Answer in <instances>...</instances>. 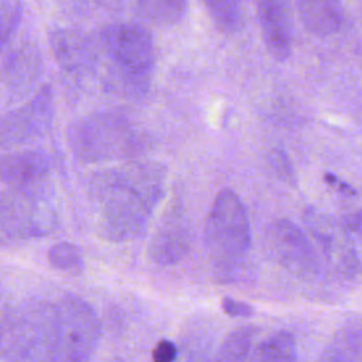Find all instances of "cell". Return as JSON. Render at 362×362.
Masks as SVG:
<instances>
[{
	"label": "cell",
	"mask_w": 362,
	"mask_h": 362,
	"mask_svg": "<svg viewBox=\"0 0 362 362\" xmlns=\"http://www.w3.org/2000/svg\"><path fill=\"white\" fill-rule=\"evenodd\" d=\"M165 168L156 161H132L103 168L89 184L102 235L112 242L140 238L164 194Z\"/></svg>",
	"instance_id": "cell-1"
},
{
	"label": "cell",
	"mask_w": 362,
	"mask_h": 362,
	"mask_svg": "<svg viewBox=\"0 0 362 362\" xmlns=\"http://www.w3.org/2000/svg\"><path fill=\"white\" fill-rule=\"evenodd\" d=\"M204 242L212 263L222 270L238 269L252 246L246 208L236 192L222 189L206 216Z\"/></svg>",
	"instance_id": "cell-2"
},
{
	"label": "cell",
	"mask_w": 362,
	"mask_h": 362,
	"mask_svg": "<svg viewBox=\"0 0 362 362\" xmlns=\"http://www.w3.org/2000/svg\"><path fill=\"white\" fill-rule=\"evenodd\" d=\"M68 141L74 154L90 163L115 161L133 156L140 148L136 129L123 116L98 113L71 126Z\"/></svg>",
	"instance_id": "cell-3"
},
{
	"label": "cell",
	"mask_w": 362,
	"mask_h": 362,
	"mask_svg": "<svg viewBox=\"0 0 362 362\" xmlns=\"http://www.w3.org/2000/svg\"><path fill=\"white\" fill-rule=\"evenodd\" d=\"M102 59L113 82L134 90L147 83L154 64L153 38L147 28L134 23H122L102 34Z\"/></svg>",
	"instance_id": "cell-4"
},
{
	"label": "cell",
	"mask_w": 362,
	"mask_h": 362,
	"mask_svg": "<svg viewBox=\"0 0 362 362\" xmlns=\"http://www.w3.org/2000/svg\"><path fill=\"white\" fill-rule=\"evenodd\" d=\"M99 339L100 321L89 303L68 294L55 304L51 362H89Z\"/></svg>",
	"instance_id": "cell-5"
},
{
	"label": "cell",
	"mask_w": 362,
	"mask_h": 362,
	"mask_svg": "<svg viewBox=\"0 0 362 362\" xmlns=\"http://www.w3.org/2000/svg\"><path fill=\"white\" fill-rule=\"evenodd\" d=\"M55 304L30 300L20 305L7 332L8 362H51Z\"/></svg>",
	"instance_id": "cell-6"
},
{
	"label": "cell",
	"mask_w": 362,
	"mask_h": 362,
	"mask_svg": "<svg viewBox=\"0 0 362 362\" xmlns=\"http://www.w3.org/2000/svg\"><path fill=\"white\" fill-rule=\"evenodd\" d=\"M52 191L47 181L13 187L0 199V225L17 236H42L57 225Z\"/></svg>",
	"instance_id": "cell-7"
},
{
	"label": "cell",
	"mask_w": 362,
	"mask_h": 362,
	"mask_svg": "<svg viewBox=\"0 0 362 362\" xmlns=\"http://www.w3.org/2000/svg\"><path fill=\"white\" fill-rule=\"evenodd\" d=\"M269 257L300 280H315L322 273L317 249L307 235L288 219H277L264 235Z\"/></svg>",
	"instance_id": "cell-8"
},
{
	"label": "cell",
	"mask_w": 362,
	"mask_h": 362,
	"mask_svg": "<svg viewBox=\"0 0 362 362\" xmlns=\"http://www.w3.org/2000/svg\"><path fill=\"white\" fill-rule=\"evenodd\" d=\"M304 219L332 270L344 280H355L359 273V256L351 232L317 211L308 212Z\"/></svg>",
	"instance_id": "cell-9"
},
{
	"label": "cell",
	"mask_w": 362,
	"mask_h": 362,
	"mask_svg": "<svg viewBox=\"0 0 362 362\" xmlns=\"http://www.w3.org/2000/svg\"><path fill=\"white\" fill-rule=\"evenodd\" d=\"M54 99L49 86L41 88L27 103L0 115V147H10L41 137L51 126Z\"/></svg>",
	"instance_id": "cell-10"
},
{
	"label": "cell",
	"mask_w": 362,
	"mask_h": 362,
	"mask_svg": "<svg viewBox=\"0 0 362 362\" xmlns=\"http://www.w3.org/2000/svg\"><path fill=\"white\" fill-rule=\"evenodd\" d=\"M191 222L181 205L168 208L156 228L150 245L148 256L151 262L161 267L180 263L191 247Z\"/></svg>",
	"instance_id": "cell-11"
},
{
	"label": "cell",
	"mask_w": 362,
	"mask_h": 362,
	"mask_svg": "<svg viewBox=\"0 0 362 362\" xmlns=\"http://www.w3.org/2000/svg\"><path fill=\"white\" fill-rule=\"evenodd\" d=\"M259 24L270 55L284 61L291 52V13L288 0H259Z\"/></svg>",
	"instance_id": "cell-12"
},
{
	"label": "cell",
	"mask_w": 362,
	"mask_h": 362,
	"mask_svg": "<svg viewBox=\"0 0 362 362\" xmlns=\"http://www.w3.org/2000/svg\"><path fill=\"white\" fill-rule=\"evenodd\" d=\"M51 170V160L42 150H23L0 156V181L11 187L44 182Z\"/></svg>",
	"instance_id": "cell-13"
},
{
	"label": "cell",
	"mask_w": 362,
	"mask_h": 362,
	"mask_svg": "<svg viewBox=\"0 0 362 362\" xmlns=\"http://www.w3.org/2000/svg\"><path fill=\"white\" fill-rule=\"evenodd\" d=\"M297 11L304 27L318 37L335 34L344 23L339 0H297Z\"/></svg>",
	"instance_id": "cell-14"
},
{
	"label": "cell",
	"mask_w": 362,
	"mask_h": 362,
	"mask_svg": "<svg viewBox=\"0 0 362 362\" xmlns=\"http://www.w3.org/2000/svg\"><path fill=\"white\" fill-rule=\"evenodd\" d=\"M51 45L58 64L65 71H79L92 62L93 51L89 42L75 31H55Z\"/></svg>",
	"instance_id": "cell-15"
},
{
	"label": "cell",
	"mask_w": 362,
	"mask_h": 362,
	"mask_svg": "<svg viewBox=\"0 0 362 362\" xmlns=\"http://www.w3.org/2000/svg\"><path fill=\"white\" fill-rule=\"evenodd\" d=\"M361 338L359 318L346 321L329 339L318 362H359Z\"/></svg>",
	"instance_id": "cell-16"
},
{
	"label": "cell",
	"mask_w": 362,
	"mask_h": 362,
	"mask_svg": "<svg viewBox=\"0 0 362 362\" xmlns=\"http://www.w3.org/2000/svg\"><path fill=\"white\" fill-rule=\"evenodd\" d=\"M249 362H297L294 337L287 331H279L264 338L249 355Z\"/></svg>",
	"instance_id": "cell-17"
},
{
	"label": "cell",
	"mask_w": 362,
	"mask_h": 362,
	"mask_svg": "<svg viewBox=\"0 0 362 362\" xmlns=\"http://www.w3.org/2000/svg\"><path fill=\"white\" fill-rule=\"evenodd\" d=\"M255 334L252 325L238 327L225 338L212 362H247Z\"/></svg>",
	"instance_id": "cell-18"
},
{
	"label": "cell",
	"mask_w": 362,
	"mask_h": 362,
	"mask_svg": "<svg viewBox=\"0 0 362 362\" xmlns=\"http://www.w3.org/2000/svg\"><path fill=\"white\" fill-rule=\"evenodd\" d=\"M140 13L157 25L178 23L188 8V0H137Z\"/></svg>",
	"instance_id": "cell-19"
},
{
	"label": "cell",
	"mask_w": 362,
	"mask_h": 362,
	"mask_svg": "<svg viewBox=\"0 0 362 362\" xmlns=\"http://www.w3.org/2000/svg\"><path fill=\"white\" fill-rule=\"evenodd\" d=\"M215 25L225 31H235L242 20V0H204Z\"/></svg>",
	"instance_id": "cell-20"
},
{
	"label": "cell",
	"mask_w": 362,
	"mask_h": 362,
	"mask_svg": "<svg viewBox=\"0 0 362 362\" xmlns=\"http://www.w3.org/2000/svg\"><path fill=\"white\" fill-rule=\"evenodd\" d=\"M48 260L55 269L65 272H79L83 266L81 249L71 242L54 245L48 252Z\"/></svg>",
	"instance_id": "cell-21"
},
{
	"label": "cell",
	"mask_w": 362,
	"mask_h": 362,
	"mask_svg": "<svg viewBox=\"0 0 362 362\" xmlns=\"http://www.w3.org/2000/svg\"><path fill=\"white\" fill-rule=\"evenodd\" d=\"M23 16L20 0H0V52L14 35Z\"/></svg>",
	"instance_id": "cell-22"
},
{
	"label": "cell",
	"mask_w": 362,
	"mask_h": 362,
	"mask_svg": "<svg viewBox=\"0 0 362 362\" xmlns=\"http://www.w3.org/2000/svg\"><path fill=\"white\" fill-rule=\"evenodd\" d=\"M178 349L170 339H160L151 352V362H175Z\"/></svg>",
	"instance_id": "cell-23"
},
{
	"label": "cell",
	"mask_w": 362,
	"mask_h": 362,
	"mask_svg": "<svg viewBox=\"0 0 362 362\" xmlns=\"http://www.w3.org/2000/svg\"><path fill=\"white\" fill-rule=\"evenodd\" d=\"M221 308L225 314H228L230 317H250L255 313V310L250 304L238 301L230 297H223L221 300Z\"/></svg>",
	"instance_id": "cell-24"
},
{
	"label": "cell",
	"mask_w": 362,
	"mask_h": 362,
	"mask_svg": "<svg viewBox=\"0 0 362 362\" xmlns=\"http://www.w3.org/2000/svg\"><path fill=\"white\" fill-rule=\"evenodd\" d=\"M325 181L327 182H329L331 185H335L337 188H339L341 191H345V192H348V194H354L355 191L352 189V187H349V185H346V184H344L341 180H338L337 177H334L332 174H325Z\"/></svg>",
	"instance_id": "cell-25"
},
{
	"label": "cell",
	"mask_w": 362,
	"mask_h": 362,
	"mask_svg": "<svg viewBox=\"0 0 362 362\" xmlns=\"http://www.w3.org/2000/svg\"><path fill=\"white\" fill-rule=\"evenodd\" d=\"M187 362H208V358L202 352H191Z\"/></svg>",
	"instance_id": "cell-26"
}]
</instances>
